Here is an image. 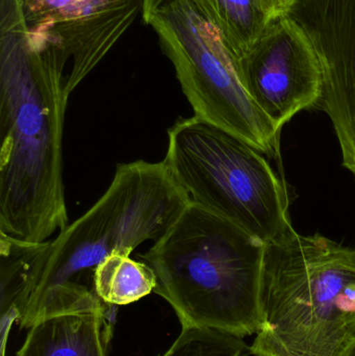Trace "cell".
<instances>
[{
	"label": "cell",
	"mask_w": 355,
	"mask_h": 356,
	"mask_svg": "<svg viewBox=\"0 0 355 356\" xmlns=\"http://www.w3.org/2000/svg\"><path fill=\"white\" fill-rule=\"evenodd\" d=\"M264 247L239 226L190 202L141 261L156 273L154 292L170 305L181 328L243 339L264 327Z\"/></svg>",
	"instance_id": "3957f363"
},
{
	"label": "cell",
	"mask_w": 355,
	"mask_h": 356,
	"mask_svg": "<svg viewBox=\"0 0 355 356\" xmlns=\"http://www.w3.org/2000/svg\"><path fill=\"white\" fill-rule=\"evenodd\" d=\"M243 339L208 328H181L173 344L158 356H248Z\"/></svg>",
	"instance_id": "4fadbf2b"
},
{
	"label": "cell",
	"mask_w": 355,
	"mask_h": 356,
	"mask_svg": "<svg viewBox=\"0 0 355 356\" xmlns=\"http://www.w3.org/2000/svg\"><path fill=\"white\" fill-rule=\"evenodd\" d=\"M340 356H355V337Z\"/></svg>",
	"instance_id": "e0dca14e"
},
{
	"label": "cell",
	"mask_w": 355,
	"mask_h": 356,
	"mask_svg": "<svg viewBox=\"0 0 355 356\" xmlns=\"http://www.w3.org/2000/svg\"><path fill=\"white\" fill-rule=\"evenodd\" d=\"M252 99L281 133L294 116L319 106L324 74L316 47L291 17L275 21L239 58Z\"/></svg>",
	"instance_id": "52a82bcc"
},
{
	"label": "cell",
	"mask_w": 355,
	"mask_h": 356,
	"mask_svg": "<svg viewBox=\"0 0 355 356\" xmlns=\"http://www.w3.org/2000/svg\"><path fill=\"white\" fill-rule=\"evenodd\" d=\"M115 307L43 320L29 328L16 356H108Z\"/></svg>",
	"instance_id": "30bf717a"
},
{
	"label": "cell",
	"mask_w": 355,
	"mask_h": 356,
	"mask_svg": "<svg viewBox=\"0 0 355 356\" xmlns=\"http://www.w3.org/2000/svg\"><path fill=\"white\" fill-rule=\"evenodd\" d=\"M290 17L318 52L324 74L319 106L333 123L343 166L355 178V0H297Z\"/></svg>",
	"instance_id": "ba28073f"
},
{
	"label": "cell",
	"mask_w": 355,
	"mask_h": 356,
	"mask_svg": "<svg viewBox=\"0 0 355 356\" xmlns=\"http://www.w3.org/2000/svg\"><path fill=\"white\" fill-rule=\"evenodd\" d=\"M156 276L145 261L131 259L125 253H113L94 273L97 296L108 305L122 307L141 300L154 292Z\"/></svg>",
	"instance_id": "7c38bea8"
},
{
	"label": "cell",
	"mask_w": 355,
	"mask_h": 356,
	"mask_svg": "<svg viewBox=\"0 0 355 356\" xmlns=\"http://www.w3.org/2000/svg\"><path fill=\"white\" fill-rule=\"evenodd\" d=\"M191 199L164 161L120 164L108 190L58 236L27 243L0 234L1 300L12 303L21 328L70 314L114 307L94 289L96 268L113 253L158 242Z\"/></svg>",
	"instance_id": "6da1fadb"
},
{
	"label": "cell",
	"mask_w": 355,
	"mask_h": 356,
	"mask_svg": "<svg viewBox=\"0 0 355 356\" xmlns=\"http://www.w3.org/2000/svg\"><path fill=\"white\" fill-rule=\"evenodd\" d=\"M168 137L164 162L191 202L264 244L294 229L285 184L251 144L195 116L179 119Z\"/></svg>",
	"instance_id": "5b68a950"
},
{
	"label": "cell",
	"mask_w": 355,
	"mask_h": 356,
	"mask_svg": "<svg viewBox=\"0 0 355 356\" xmlns=\"http://www.w3.org/2000/svg\"><path fill=\"white\" fill-rule=\"evenodd\" d=\"M25 0H0V234L48 241L68 225L63 131L68 56L27 26Z\"/></svg>",
	"instance_id": "7a4b0ae2"
},
{
	"label": "cell",
	"mask_w": 355,
	"mask_h": 356,
	"mask_svg": "<svg viewBox=\"0 0 355 356\" xmlns=\"http://www.w3.org/2000/svg\"><path fill=\"white\" fill-rule=\"evenodd\" d=\"M167 0H143V10H142V18H143L144 23L147 22L148 18L150 15L160 8L163 3H165Z\"/></svg>",
	"instance_id": "2e32d148"
},
{
	"label": "cell",
	"mask_w": 355,
	"mask_h": 356,
	"mask_svg": "<svg viewBox=\"0 0 355 356\" xmlns=\"http://www.w3.org/2000/svg\"><path fill=\"white\" fill-rule=\"evenodd\" d=\"M263 6L272 22L289 17L297 0H262Z\"/></svg>",
	"instance_id": "9a60e30c"
},
{
	"label": "cell",
	"mask_w": 355,
	"mask_h": 356,
	"mask_svg": "<svg viewBox=\"0 0 355 356\" xmlns=\"http://www.w3.org/2000/svg\"><path fill=\"white\" fill-rule=\"evenodd\" d=\"M143 10V0H25L27 26L60 44L70 63L72 93Z\"/></svg>",
	"instance_id": "9c48e42d"
},
{
	"label": "cell",
	"mask_w": 355,
	"mask_h": 356,
	"mask_svg": "<svg viewBox=\"0 0 355 356\" xmlns=\"http://www.w3.org/2000/svg\"><path fill=\"white\" fill-rule=\"evenodd\" d=\"M219 31L238 58L245 56L273 24L262 0H191Z\"/></svg>",
	"instance_id": "8fae6325"
},
{
	"label": "cell",
	"mask_w": 355,
	"mask_h": 356,
	"mask_svg": "<svg viewBox=\"0 0 355 356\" xmlns=\"http://www.w3.org/2000/svg\"><path fill=\"white\" fill-rule=\"evenodd\" d=\"M264 327L291 356H340L355 337V248L295 229L267 243Z\"/></svg>",
	"instance_id": "277c9868"
},
{
	"label": "cell",
	"mask_w": 355,
	"mask_h": 356,
	"mask_svg": "<svg viewBox=\"0 0 355 356\" xmlns=\"http://www.w3.org/2000/svg\"><path fill=\"white\" fill-rule=\"evenodd\" d=\"M146 24L172 63L194 116L279 156L281 133L246 90L239 58L191 0H167Z\"/></svg>",
	"instance_id": "8992f818"
},
{
	"label": "cell",
	"mask_w": 355,
	"mask_h": 356,
	"mask_svg": "<svg viewBox=\"0 0 355 356\" xmlns=\"http://www.w3.org/2000/svg\"><path fill=\"white\" fill-rule=\"evenodd\" d=\"M250 347L254 356H291L265 328L256 334Z\"/></svg>",
	"instance_id": "5bb4252c"
}]
</instances>
